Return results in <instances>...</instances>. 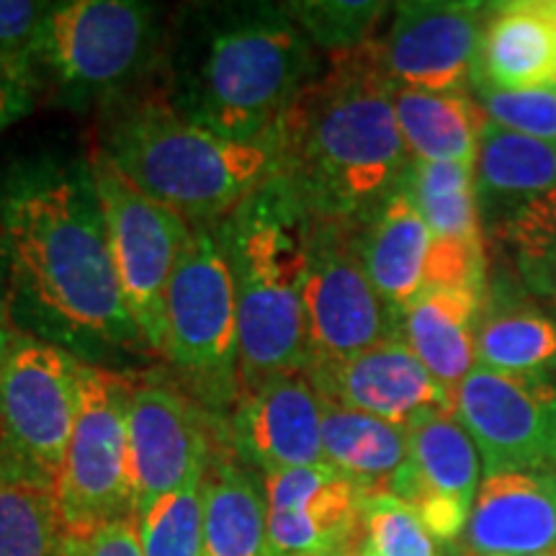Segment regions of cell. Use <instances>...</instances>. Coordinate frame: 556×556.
<instances>
[{"label": "cell", "mask_w": 556, "mask_h": 556, "mask_svg": "<svg viewBox=\"0 0 556 556\" xmlns=\"http://www.w3.org/2000/svg\"><path fill=\"white\" fill-rule=\"evenodd\" d=\"M0 289L16 332L86 364L148 353L124 302L88 160L26 165L0 180Z\"/></svg>", "instance_id": "1"}, {"label": "cell", "mask_w": 556, "mask_h": 556, "mask_svg": "<svg viewBox=\"0 0 556 556\" xmlns=\"http://www.w3.org/2000/svg\"><path fill=\"white\" fill-rule=\"evenodd\" d=\"M276 173L312 219L364 222L400 191L413 157L374 45L328 58L270 142Z\"/></svg>", "instance_id": "2"}, {"label": "cell", "mask_w": 556, "mask_h": 556, "mask_svg": "<svg viewBox=\"0 0 556 556\" xmlns=\"http://www.w3.org/2000/svg\"><path fill=\"white\" fill-rule=\"evenodd\" d=\"M163 99L184 119L242 144H270L323 58L281 5L206 13L176 50Z\"/></svg>", "instance_id": "3"}, {"label": "cell", "mask_w": 556, "mask_h": 556, "mask_svg": "<svg viewBox=\"0 0 556 556\" xmlns=\"http://www.w3.org/2000/svg\"><path fill=\"white\" fill-rule=\"evenodd\" d=\"M309 235L312 214L276 170L219 225L238 296L240 394L274 377L307 374Z\"/></svg>", "instance_id": "4"}, {"label": "cell", "mask_w": 556, "mask_h": 556, "mask_svg": "<svg viewBox=\"0 0 556 556\" xmlns=\"http://www.w3.org/2000/svg\"><path fill=\"white\" fill-rule=\"evenodd\" d=\"M96 152L191 227L222 225L276 170L270 144L212 135L184 119L160 93L106 109Z\"/></svg>", "instance_id": "5"}, {"label": "cell", "mask_w": 556, "mask_h": 556, "mask_svg": "<svg viewBox=\"0 0 556 556\" xmlns=\"http://www.w3.org/2000/svg\"><path fill=\"white\" fill-rule=\"evenodd\" d=\"M160 13L137 0L54 3L26 50L41 93L70 109H111L152 67Z\"/></svg>", "instance_id": "6"}, {"label": "cell", "mask_w": 556, "mask_h": 556, "mask_svg": "<svg viewBox=\"0 0 556 556\" xmlns=\"http://www.w3.org/2000/svg\"><path fill=\"white\" fill-rule=\"evenodd\" d=\"M238 296L219 225L193 227L165 296L163 358L206 405L240 397Z\"/></svg>", "instance_id": "7"}, {"label": "cell", "mask_w": 556, "mask_h": 556, "mask_svg": "<svg viewBox=\"0 0 556 556\" xmlns=\"http://www.w3.org/2000/svg\"><path fill=\"white\" fill-rule=\"evenodd\" d=\"M135 379L101 364H80L78 413L54 503L65 533L137 520L129 464V405Z\"/></svg>", "instance_id": "8"}, {"label": "cell", "mask_w": 556, "mask_h": 556, "mask_svg": "<svg viewBox=\"0 0 556 556\" xmlns=\"http://www.w3.org/2000/svg\"><path fill=\"white\" fill-rule=\"evenodd\" d=\"M80 358L16 332L0 361V469L58 482L78 413Z\"/></svg>", "instance_id": "9"}, {"label": "cell", "mask_w": 556, "mask_h": 556, "mask_svg": "<svg viewBox=\"0 0 556 556\" xmlns=\"http://www.w3.org/2000/svg\"><path fill=\"white\" fill-rule=\"evenodd\" d=\"M88 163L124 302L148 353L163 356L165 296L193 227L170 206L135 189L101 152H90Z\"/></svg>", "instance_id": "10"}, {"label": "cell", "mask_w": 556, "mask_h": 556, "mask_svg": "<svg viewBox=\"0 0 556 556\" xmlns=\"http://www.w3.org/2000/svg\"><path fill=\"white\" fill-rule=\"evenodd\" d=\"M356 225L312 219L304 283L312 361L345 358L400 338V315L381 302L361 263Z\"/></svg>", "instance_id": "11"}, {"label": "cell", "mask_w": 556, "mask_h": 556, "mask_svg": "<svg viewBox=\"0 0 556 556\" xmlns=\"http://www.w3.org/2000/svg\"><path fill=\"white\" fill-rule=\"evenodd\" d=\"M454 415L475 441L484 477L556 469V381L548 371L477 366L456 387Z\"/></svg>", "instance_id": "12"}, {"label": "cell", "mask_w": 556, "mask_h": 556, "mask_svg": "<svg viewBox=\"0 0 556 556\" xmlns=\"http://www.w3.org/2000/svg\"><path fill=\"white\" fill-rule=\"evenodd\" d=\"M492 3L409 0L397 3L374 41L377 60L394 88L467 90L475 75Z\"/></svg>", "instance_id": "13"}, {"label": "cell", "mask_w": 556, "mask_h": 556, "mask_svg": "<svg viewBox=\"0 0 556 556\" xmlns=\"http://www.w3.org/2000/svg\"><path fill=\"white\" fill-rule=\"evenodd\" d=\"M217 446L214 420L168 384H137L129 405V464L137 520L193 477Z\"/></svg>", "instance_id": "14"}, {"label": "cell", "mask_w": 556, "mask_h": 556, "mask_svg": "<svg viewBox=\"0 0 556 556\" xmlns=\"http://www.w3.org/2000/svg\"><path fill=\"white\" fill-rule=\"evenodd\" d=\"M407 430V458L387 492L402 500L443 546H456L482 484V458L454 413L426 415Z\"/></svg>", "instance_id": "15"}, {"label": "cell", "mask_w": 556, "mask_h": 556, "mask_svg": "<svg viewBox=\"0 0 556 556\" xmlns=\"http://www.w3.org/2000/svg\"><path fill=\"white\" fill-rule=\"evenodd\" d=\"M309 384L328 405L358 409L409 428L426 415L454 413V394L438 384L402 338L345 358L312 361Z\"/></svg>", "instance_id": "16"}, {"label": "cell", "mask_w": 556, "mask_h": 556, "mask_svg": "<svg viewBox=\"0 0 556 556\" xmlns=\"http://www.w3.org/2000/svg\"><path fill=\"white\" fill-rule=\"evenodd\" d=\"M217 443L258 475L325 464L323 402L307 374H287L242 392Z\"/></svg>", "instance_id": "17"}, {"label": "cell", "mask_w": 556, "mask_h": 556, "mask_svg": "<svg viewBox=\"0 0 556 556\" xmlns=\"http://www.w3.org/2000/svg\"><path fill=\"white\" fill-rule=\"evenodd\" d=\"M268 500L270 556H351L366 492L328 464L263 477Z\"/></svg>", "instance_id": "18"}, {"label": "cell", "mask_w": 556, "mask_h": 556, "mask_svg": "<svg viewBox=\"0 0 556 556\" xmlns=\"http://www.w3.org/2000/svg\"><path fill=\"white\" fill-rule=\"evenodd\" d=\"M464 552L467 556L556 552V469L484 477L464 531Z\"/></svg>", "instance_id": "19"}, {"label": "cell", "mask_w": 556, "mask_h": 556, "mask_svg": "<svg viewBox=\"0 0 556 556\" xmlns=\"http://www.w3.org/2000/svg\"><path fill=\"white\" fill-rule=\"evenodd\" d=\"M471 86L556 88V0L492 3Z\"/></svg>", "instance_id": "20"}, {"label": "cell", "mask_w": 556, "mask_h": 556, "mask_svg": "<svg viewBox=\"0 0 556 556\" xmlns=\"http://www.w3.org/2000/svg\"><path fill=\"white\" fill-rule=\"evenodd\" d=\"M475 189L486 245L520 212L556 191V144L486 122L475 160Z\"/></svg>", "instance_id": "21"}, {"label": "cell", "mask_w": 556, "mask_h": 556, "mask_svg": "<svg viewBox=\"0 0 556 556\" xmlns=\"http://www.w3.org/2000/svg\"><path fill=\"white\" fill-rule=\"evenodd\" d=\"M556 364L554 317L528 294L516 268L500 266L486 276L477 328V366L531 374Z\"/></svg>", "instance_id": "22"}, {"label": "cell", "mask_w": 556, "mask_h": 556, "mask_svg": "<svg viewBox=\"0 0 556 556\" xmlns=\"http://www.w3.org/2000/svg\"><path fill=\"white\" fill-rule=\"evenodd\" d=\"M358 255L381 302L400 315L426 291L433 232L405 193H392L356 225Z\"/></svg>", "instance_id": "23"}, {"label": "cell", "mask_w": 556, "mask_h": 556, "mask_svg": "<svg viewBox=\"0 0 556 556\" xmlns=\"http://www.w3.org/2000/svg\"><path fill=\"white\" fill-rule=\"evenodd\" d=\"M484 291L426 289L400 312V338L451 394L477 368Z\"/></svg>", "instance_id": "24"}, {"label": "cell", "mask_w": 556, "mask_h": 556, "mask_svg": "<svg viewBox=\"0 0 556 556\" xmlns=\"http://www.w3.org/2000/svg\"><path fill=\"white\" fill-rule=\"evenodd\" d=\"M204 556H270L263 477L219 443L204 477Z\"/></svg>", "instance_id": "25"}, {"label": "cell", "mask_w": 556, "mask_h": 556, "mask_svg": "<svg viewBox=\"0 0 556 556\" xmlns=\"http://www.w3.org/2000/svg\"><path fill=\"white\" fill-rule=\"evenodd\" d=\"M394 114L413 160L475 165L486 116L467 90L394 88Z\"/></svg>", "instance_id": "26"}, {"label": "cell", "mask_w": 556, "mask_h": 556, "mask_svg": "<svg viewBox=\"0 0 556 556\" xmlns=\"http://www.w3.org/2000/svg\"><path fill=\"white\" fill-rule=\"evenodd\" d=\"M407 443L405 426L323 402L325 464L358 484L366 495L389 490L407 458Z\"/></svg>", "instance_id": "27"}, {"label": "cell", "mask_w": 556, "mask_h": 556, "mask_svg": "<svg viewBox=\"0 0 556 556\" xmlns=\"http://www.w3.org/2000/svg\"><path fill=\"white\" fill-rule=\"evenodd\" d=\"M400 191L413 201L435 240L484 242L475 165L413 160Z\"/></svg>", "instance_id": "28"}, {"label": "cell", "mask_w": 556, "mask_h": 556, "mask_svg": "<svg viewBox=\"0 0 556 556\" xmlns=\"http://www.w3.org/2000/svg\"><path fill=\"white\" fill-rule=\"evenodd\" d=\"M62 541L52 486L0 469V556H60Z\"/></svg>", "instance_id": "29"}, {"label": "cell", "mask_w": 556, "mask_h": 556, "mask_svg": "<svg viewBox=\"0 0 556 556\" xmlns=\"http://www.w3.org/2000/svg\"><path fill=\"white\" fill-rule=\"evenodd\" d=\"M283 9L319 54L338 58L374 45L394 5L379 0H294Z\"/></svg>", "instance_id": "30"}, {"label": "cell", "mask_w": 556, "mask_h": 556, "mask_svg": "<svg viewBox=\"0 0 556 556\" xmlns=\"http://www.w3.org/2000/svg\"><path fill=\"white\" fill-rule=\"evenodd\" d=\"M490 245L510 255L528 294L556 312V191L520 212Z\"/></svg>", "instance_id": "31"}, {"label": "cell", "mask_w": 556, "mask_h": 556, "mask_svg": "<svg viewBox=\"0 0 556 556\" xmlns=\"http://www.w3.org/2000/svg\"><path fill=\"white\" fill-rule=\"evenodd\" d=\"M204 475L139 516L144 556H204Z\"/></svg>", "instance_id": "32"}, {"label": "cell", "mask_w": 556, "mask_h": 556, "mask_svg": "<svg viewBox=\"0 0 556 556\" xmlns=\"http://www.w3.org/2000/svg\"><path fill=\"white\" fill-rule=\"evenodd\" d=\"M361 531L377 556H446L441 541L389 492H371L361 505Z\"/></svg>", "instance_id": "33"}, {"label": "cell", "mask_w": 556, "mask_h": 556, "mask_svg": "<svg viewBox=\"0 0 556 556\" xmlns=\"http://www.w3.org/2000/svg\"><path fill=\"white\" fill-rule=\"evenodd\" d=\"M471 90L490 124L556 144V88L497 90L471 86Z\"/></svg>", "instance_id": "34"}, {"label": "cell", "mask_w": 556, "mask_h": 556, "mask_svg": "<svg viewBox=\"0 0 556 556\" xmlns=\"http://www.w3.org/2000/svg\"><path fill=\"white\" fill-rule=\"evenodd\" d=\"M41 83L26 54H0V131L26 119L41 99Z\"/></svg>", "instance_id": "35"}, {"label": "cell", "mask_w": 556, "mask_h": 556, "mask_svg": "<svg viewBox=\"0 0 556 556\" xmlns=\"http://www.w3.org/2000/svg\"><path fill=\"white\" fill-rule=\"evenodd\" d=\"M60 556H144L137 520H119L88 533H65Z\"/></svg>", "instance_id": "36"}, {"label": "cell", "mask_w": 556, "mask_h": 556, "mask_svg": "<svg viewBox=\"0 0 556 556\" xmlns=\"http://www.w3.org/2000/svg\"><path fill=\"white\" fill-rule=\"evenodd\" d=\"M54 3L0 0V54H26Z\"/></svg>", "instance_id": "37"}, {"label": "cell", "mask_w": 556, "mask_h": 556, "mask_svg": "<svg viewBox=\"0 0 556 556\" xmlns=\"http://www.w3.org/2000/svg\"><path fill=\"white\" fill-rule=\"evenodd\" d=\"M13 336H16V328L11 325V317H9V312H5V304L0 302V361H3L5 351H9Z\"/></svg>", "instance_id": "38"}, {"label": "cell", "mask_w": 556, "mask_h": 556, "mask_svg": "<svg viewBox=\"0 0 556 556\" xmlns=\"http://www.w3.org/2000/svg\"><path fill=\"white\" fill-rule=\"evenodd\" d=\"M351 556H377V554H374V552H371V548H368V546H366V541H361V544H358V548H356V552H353Z\"/></svg>", "instance_id": "39"}, {"label": "cell", "mask_w": 556, "mask_h": 556, "mask_svg": "<svg viewBox=\"0 0 556 556\" xmlns=\"http://www.w3.org/2000/svg\"><path fill=\"white\" fill-rule=\"evenodd\" d=\"M544 556H556V552H552V554H544Z\"/></svg>", "instance_id": "40"}, {"label": "cell", "mask_w": 556, "mask_h": 556, "mask_svg": "<svg viewBox=\"0 0 556 556\" xmlns=\"http://www.w3.org/2000/svg\"><path fill=\"white\" fill-rule=\"evenodd\" d=\"M554 368H556V364H554Z\"/></svg>", "instance_id": "41"}]
</instances>
